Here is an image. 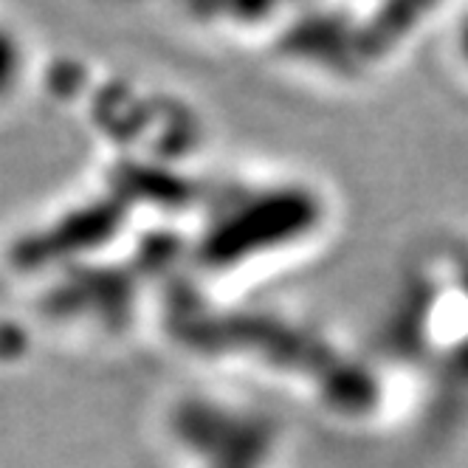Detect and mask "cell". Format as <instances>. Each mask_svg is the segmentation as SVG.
<instances>
[{
	"instance_id": "obj_1",
	"label": "cell",
	"mask_w": 468,
	"mask_h": 468,
	"mask_svg": "<svg viewBox=\"0 0 468 468\" xmlns=\"http://www.w3.org/2000/svg\"><path fill=\"white\" fill-rule=\"evenodd\" d=\"M15 80H17V48L6 31L0 28V96L12 88Z\"/></svg>"
}]
</instances>
